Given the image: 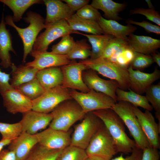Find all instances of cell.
Instances as JSON below:
<instances>
[{"label": "cell", "instance_id": "1", "mask_svg": "<svg viewBox=\"0 0 160 160\" xmlns=\"http://www.w3.org/2000/svg\"><path fill=\"white\" fill-rule=\"evenodd\" d=\"M102 121L113 142L116 152L131 153L136 145L134 140L127 135L124 124L119 116L112 109L93 111Z\"/></svg>", "mask_w": 160, "mask_h": 160}, {"label": "cell", "instance_id": "2", "mask_svg": "<svg viewBox=\"0 0 160 160\" xmlns=\"http://www.w3.org/2000/svg\"><path fill=\"white\" fill-rule=\"evenodd\" d=\"M23 19L26 23L29 24L26 28H21L15 24L11 16L7 15L4 18L6 25L14 28L22 41L24 47L22 61L23 63L25 62L28 55L31 52L39 33L45 27V20L37 13L28 11Z\"/></svg>", "mask_w": 160, "mask_h": 160}, {"label": "cell", "instance_id": "3", "mask_svg": "<svg viewBox=\"0 0 160 160\" xmlns=\"http://www.w3.org/2000/svg\"><path fill=\"white\" fill-rule=\"evenodd\" d=\"M51 113L53 119L49 127L65 132H68L75 122L83 119L86 114L73 98L61 102Z\"/></svg>", "mask_w": 160, "mask_h": 160}, {"label": "cell", "instance_id": "4", "mask_svg": "<svg viewBox=\"0 0 160 160\" xmlns=\"http://www.w3.org/2000/svg\"><path fill=\"white\" fill-rule=\"evenodd\" d=\"M79 62L87 69L93 70L103 76L115 81L118 84L119 88L125 91L129 89L127 69L100 57L94 59H87Z\"/></svg>", "mask_w": 160, "mask_h": 160}, {"label": "cell", "instance_id": "5", "mask_svg": "<svg viewBox=\"0 0 160 160\" xmlns=\"http://www.w3.org/2000/svg\"><path fill=\"white\" fill-rule=\"evenodd\" d=\"M111 109L126 126L138 148L143 150L150 147L134 111L132 105L126 101H118Z\"/></svg>", "mask_w": 160, "mask_h": 160}, {"label": "cell", "instance_id": "6", "mask_svg": "<svg viewBox=\"0 0 160 160\" xmlns=\"http://www.w3.org/2000/svg\"><path fill=\"white\" fill-rule=\"evenodd\" d=\"M83 119L74 127L70 145L85 150L94 134L103 123L93 111L86 113Z\"/></svg>", "mask_w": 160, "mask_h": 160}, {"label": "cell", "instance_id": "7", "mask_svg": "<svg viewBox=\"0 0 160 160\" xmlns=\"http://www.w3.org/2000/svg\"><path fill=\"white\" fill-rule=\"evenodd\" d=\"M88 156L110 160L117 153L113 139L103 124L92 137L85 150Z\"/></svg>", "mask_w": 160, "mask_h": 160}, {"label": "cell", "instance_id": "8", "mask_svg": "<svg viewBox=\"0 0 160 160\" xmlns=\"http://www.w3.org/2000/svg\"><path fill=\"white\" fill-rule=\"evenodd\" d=\"M70 92L72 98L79 104L85 113L101 109L111 108L116 103L109 96L93 89L83 92L70 89Z\"/></svg>", "mask_w": 160, "mask_h": 160}, {"label": "cell", "instance_id": "9", "mask_svg": "<svg viewBox=\"0 0 160 160\" xmlns=\"http://www.w3.org/2000/svg\"><path fill=\"white\" fill-rule=\"evenodd\" d=\"M45 25V31L38 36L31 52L47 51L49 45L58 38L68 34L80 33L72 30L65 20Z\"/></svg>", "mask_w": 160, "mask_h": 160}, {"label": "cell", "instance_id": "10", "mask_svg": "<svg viewBox=\"0 0 160 160\" xmlns=\"http://www.w3.org/2000/svg\"><path fill=\"white\" fill-rule=\"evenodd\" d=\"M71 99L70 89L58 86L45 90L39 97L32 100V110L49 113L60 103Z\"/></svg>", "mask_w": 160, "mask_h": 160}, {"label": "cell", "instance_id": "11", "mask_svg": "<svg viewBox=\"0 0 160 160\" xmlns=\"http://www.w3.org/2000/svg\"><path fill=\"white\" fill-rule=\"evenodd\" d=\"M61 68L63 75L61 85L63 87L77 90L83 92L89 91L90 89L82 78L83 71L87 69L85 65L73 60H71L69 64L61 66Z\"/></svg>", "mask_w": 160, "mask_h": 160}, {"label": "cell", "instance_id": "12", "mask_svg": "<svg viewBox=\"0 0 160 160\" xmlns=\"http://www.w3.org/2000/svg\"><path fill=\"white\" fill-rule=\"evenodd\" d=\"M133 108L150 147L159 149L160 148V125L156 122L150 111L145 110L143 112L133 105Z\"/></svg>", "mask_w": 160, "mask_h": 160}, {"label": "cell", "instance_id": "13", "mask_svg": "<svg viewBox=\"0 0 160 160\" xmlns=\"http://www.w3.org/2000/svg\"><path fill=\"white\" fill-rule=\"evenodd\" d=\"M38 144L51 150H63L70 145V134L67 132L56 130L49 127L44 131L36 134Z\"/></svg>", "mask_w": 160, "mask_h": 160}, {"label": "cell", "instance_id": "14", "mask_svg": "<svg viewBox=\"0 0 160 160\" xmlns=\"http://www.w3.org/2000/svg\"><path fill=\"white\" fill-rule=\"evenodd\" d=\"M83 80L90 89L101 92L109 96L116 103L117 102L116 91L119 88L118 83L113 80H105L100 77L97 72L87 69L82 73Z\"/></svg>", "mask_w": 160, "mask_h": 160}, {"label": "cell", "instance_id": "15", "mask_svg": "<svg viewBox=\"0 0 160 160\" xmlns=\"http://www.w3.org/2000/svg\"><path fill=\"white\" fill-rule=\"evenodd\" d=\"M4 106L9 113L23 114L32 110V101L14 88L0 92Z\"/></svg>", "mask_w": 160, "mask_h": 160}, {"label": "cell", "instance_id": "16", "mask_svg": "<svg viewBox=\"0 0 160 160\" xmlns=\"http://www.w3.org/2000/svg\"><path fill=\"white\" fill-rule=\"evenodd\" d=\"M53 119L51 113H44L33 110L23 114V117L19 122L23 132L34 135L49 124Z\"/></svg>", "mask_w": 160, "mask_h": 160}, {"label": "cell", "instance_id": "17", "mask_svg": "<svg viewBox=\"0 0 160 160\" xmlns=\"http://www.w3.org/2000/svg\"><path fill=\"white\" fill-rule=\"evenodd\" d=\"M129 79V89L141 95L160 77V71L156 68L151 73H147L133 69L130 66L127 69Z\"/></svg>", "mask_w": 160, "mask_h": 160}, {"label": "cell", "instance_id": "18", "mask_svg": "<svg viewBox=\"0 0 160 160\" xmlns=\"http://www.w3.org/2000/svg\"><path fill=\"white\" fill-rule=\"evenodd\" d=\"M31 55L34 58L32 61L25 63V65L38 69L62 66L70 63L67 55H60L47 51L41 52H31Z\"/></svg>", "mask_w": 160, "mask_h": 160}, {"label": "cell", "instance_id": "19", "mask_svg": "<svg viewBox=\"0 0 160 160\" xmlns=\"http://www.w3.org/2000/svg\"><path fill=\"white\" fill-rule=\"evenodd\" d=\"M38 142L36 134L31 135L23 132L12 141L9 145L8 149L14 152L17 160H24Z\"/></svg>", "mask_w": 160, "mask_h": 160}, {"label": "cell", "instance_id": "20", "mask_svg": "<svg viewBox=\"0 0 160 160\" xmlns=\"http://www.w3.org/2000/svg\"><path fill=\"white\" fill-rule=\"evenodd\" d=\"M46 7L45 25L52 23L62 20H67L74 12L66 3L60 0H44Z\"/></svg>", "mask_w": 160, "mask_h": 160}, {"label": "cell", "instance_id": "21", "mask_svg": "<svg viewBox=\"0 0 160 160\" xmlns=\"http://www.w3.org/2000/svg\"><path fill=\"white\" fill-rule=\"evenodd\" d=\"M3 13L0 23V65L4 68L11 67L12 64L9 52L16 54L12 43V36L9 30L6 28Z\"/></svg>", "mask_w": 160, "mask_h": 160}, {"label": "cell", "instance_id": "22", "mask_svg": "<svg viewBox=\"0 0 160 160\" xmlns=\"http://www.w3.org/2000/svg\"><path fill=\"white\" fill-rule=\"evenodd\" d=\"M128 37V46L135 52L149 55L160 47V40L132 34Z\"/></svg>", "mask_w": 160, "mask_h": 160}, {"label": "cell", "instance_id": "23", "mask_svg": "<svg viewBox=\"0 0 160 160\" xmlns=\"http://www.w3.org/2000/svg\"><path fill=\"white\" fill-rule=\"evenodd\" d=\"M97 22L103 34L112 35L115 37L126 38L132 34L137 29L132 25H123L117 21L107 19L102 16Z\"/></svg>", "mask_w": 160, "mask_h": 160}, {"label": "cell", "instance_id": "24", "mask_svg": "<svg viewBox=\"0 0 160 160\" xmlns=\"http://www.w3.org/2000/svg\"><path fill=\"white\" fill-rule=\"evenodd\" d=\"M36 78L45 90L61 85L63 81L62 72L59 67L39 70Z\"/></svg>", "mask_w": 160, "mask_h": 160}, {"label": "cell", "instance_id": "25", "mask_svg": "<svg viewBox=\"0 0 160 160\" xmlns=\"http://www.w3.org/2000/svg\"><path fill=\"white\" fill-rule=\"evenodd\" d=\"M90 5L97 10L103 11L107 19L117 21L122 19L119 14L127 6L126 3H119L112 0H93Z\"/></svg>", "mask_w": 160, "mask_h": 160}, {"label": "cell", "instance_id": "26", "mask_svg": "<svg viewBox=\"0 0 160 160\" xmlns=\"http://www.w3.org/2000/svg\"><path fill=\"white\" fill-rule=\"evenodd\" d=\"M11 67L12 78L10 85L13 88L35 79L39 71L36 68L25 65H21L17 67L13 63Z\"/></svg>", "mask_w": 160, "mask_h": 160}, {"label": "cell", "instance_id": "27", "mask_svg": "<svg viewBox=\"0 0 160 160\" xmlns=\"http://www.w3.org/2000/svg\"><path fill=\"white\" fill-rule=\"evenodd\" d=\"M71 28L75 31H81L94 35L103 34L97 21L84 19L76 14L66 20Z\"/></svg>", "mask_w": 160, "mask_h": 160}, {"label": "cell", "instance_id": "28", "mask_svg": "<svg viewBox=\"0 0 160 160\" xmlns=\"http://www.w3.org/2000/svg\"><path fill=\"white\" fill-rule=\"evenodd\" d=\"M127 91L118 88L116 91L117 101H124L133 105L139 107L150 111L153 110L151 105L147 101L145 96L137 94L130 89Z\"/></svg>", "mask_w": 160, "mask_h": 160}, {"label": "cell", "instance_id": "29", "mask_svg": "<svg viewBox=\"0 0 160 160\" xmlns=\"http://www.w3.org/2000/svg\"><path fill=\"white\" fill-rule=\"evenodd\" d=\"M0 2L12 11L13 13L12 19L14 22L20 21L24 13L32 5L44 4L43 0H0Z\"/></svg>", "mask_w": 160, "mask_h": 160}, {"label": "cell", "instance_id": "30", "mask_svg": "<svg viewBox=\"0 0 160 160\" xmlns=\"http://www.w3.org/2000/svg\"><path fill=\"white\" fill-rule=\"evenodd\" d=\"M79 34L86 37L91 45V54L90 59L98 58L102 55L108 41L114 37L111 35L86 34L80 32Z\"/></svg>", "mask_w": 160, "mask_h": 160}, {"label": "cell", "instance_id": "31", "mask_svg": "<svg viewBox=\"0 0 160 160\" xmlns=\"http://www.w3.org/2000/svg\"><path fill=\"white\" fill-rule=\"evenodd\" d=\"M135 53L127 44L119 48L107 60L127 69L130 66Z\"/></svg>", "mask_w": 160, "mask_h": 160}, {"label": "cell", "instance_id": "32", "mask_svg": "<svg viewBox=\"0 0 160 160\" xmlns=\"http://www.w3.org/2000/svg\"><path fill=\"white\" fill-rule=\"evenodd\" d=\"M14 88L31 101L38 97L45 91L36 78Z\"/></svg>", "mask_w": 160, "mask_h": 160}, {"label": "cell", "instance_id": "33", "mask_svg": "<svg viewBox=\"0 0 160 160\" xmlns=\"http://www.w3.org/2000/svg\"><path fill=\"white\" fill-rule=\"evenodd\" d=\"M62 150L48 149L37 144L24 160H56Z\"/></svg>", "mask_w": 160, "mask_h": 160}, {"label": "cell", "instance_id": "34", "mask_svg": "<svg viewBox=\"0 0 160 160\" xmlns=\"http://www.w3.org/2000/svg\"><path fill=\"white\" fill-rule=\"evenodd\" d=\"M91 49V47L87 42L86 39L77 40L75 41L73 48L67 55L70 60L76 59L86 60L90 56Z\"/></svg>", "mask_w": 160, "mask_h": 160}, {"label": "cell", "instance_id": "35", "mask_svg": "<svg viewBox=\"0 0 160 160\" xmlns=\"http://www.w3.org/2000/svg\"><path fill=\"white\" fill-rule=\"evenodd\" d=\"M146 98L155 112V116L160 125V83L151 85L146 91Z\"/></svg>", "mask_w": 160, "mask_h": 160}, {"label": "cell", "instance_id": "36", "mask_svg": "<svg viewBox=\"0 0 160 160\" xmlns=\"http://www.w3.org/2000/svg\"><path fill=\"white\" fill-rule=\"evenodd\" d=\"M87 157L85 150L70 145L62 151L56 160H85Z\"/></svg>", "mask_w": 160, "mask_h": 160}, {"label": "cell", "instance_id": "37", "mask_svg": "<svg viewBox=\"0 0 160 160\" xmlns=\"http://www.w3.org/2000/svg\"><path fill=\"white\" fill-rule=\"evenodd\" d=\"M75 41L70 34L65 35L57 44L53 45L51 52L63 55H67L73 48Z\"/></svg>", "mask_w": 160, "mask_h": 160}, {"label": "cell", "instance_id": "38", "mask_svg": "<svg viewBox=\"0 0 160 160\" xmlns=\"http://www.w3.org/2000/svg\"><path fill=\"white\" fill-rule=\"evenodd\" d=\"M22 132L20 122L12 124L0 122V133L2 139L13 140Z\"/></svg>", "mask_w": 160, "mask_h": 160}, {"label": "cell", "instance_id": "39", "mask_svg": "<svg viewBox=\"0 0 160 160\" xmlns=\"http://www.w3.org/2000/svg\"><path fill=\"white\" fill-rule=\"evenodd\" d=\"M127 40L128 37L126 38L114 37L108 41L100 57L108 59L119 48L128 44Z\"/></svg>", "mask_w": 160, "mask_h": 160}, {"label": "cell", "instance_id": "40", "mask_svg": "<svg viewBox=\"0 0 160 160\" xmlns=\"http://www.w3.org/2000/svg\"><path fill=\"white\" fill-rule=\"evenodd\" d=\"M153 62L151 56L136 52L130 66L134 70L140 71L149 66Z\"/></svg>", "mask_w": 160, "mask_h": 160}, {"label": "cell", "instance_id": "41", "mask_svg": "<svg viewBox=\"0 0 160 160\" xmlns=\"http://www.w3.org/2000/svg\"><path fill=\"white\" fill-rule=\"evenodd\" d=\"M130 15L139 14L145 16L146 19L160 26V15L159 12L155 9L143 8H135L130 11Z\"/></svg>", "mask_w": 160, "mask_h": 160}, {"label": "cell", "instance_id": "42", "mask_svg": "<svg viewBox=\"0 0 160 160\" xmlns=\"http://www.w3.org/2000/svg\"><path fill=\"white\" fill-rule=\"evenodd\" d=\"M76 14L81 18L97 21L102 16L97 9L88 4L76 11Z\"/></svg>", "mask_w": 160, "mask_h": 160}, {"label": "cell", "instance_id": "43", "mask_svg": "<svg viewBox=\"0 0 160 160\" xmlns=\"http://www.w3.org/2000/svg\"><path fill=\"white\" fill-rule=\"evenodd\" d=\"M126 23L128 24H134L140 26L148 33H152L157 35L160 34V27L158 25L152 24L145 20L139 22L133 20L131 19L126 20Z\"/></svg>", "mask_w": 160, "mask_h": 160}, {"label": "cell", "instance_id": "44", "mask_svg": "<svg viewBox=\"0 0 160 160\" xmlns=\"http://www.w3.org/2000/svg\"><path fill=\"white\" fill-rule=\"evenodd\" d=\"M158 149L151 147L143 150L141 160H160Z\"/></svg>", "mask_w": 160, "mask_h": 160}, {"label": "cell", "instance_id": "45", "mask_svg": "<svg viewBox=\"0 0 160 160\" xmlns=\"http://www.w3.org/2000/svg\"><path fill=\"white\" fill-rule=\"evenodd\" d=\"M142 152L143 150L136 146L133 149L129 155L124 157L122 154L110 160H141Z\"/></svg>", "mask_w": 160, "mask_h": 160}, {"label": "cell", "instance_id": "46", "mask_svg": "<svg viewBox=\"0 0 160 160\" xmlns=\"http://www.w3.org/2000/svg\"><path fill=\"white\" fill-rule=\"evenodd\" d=\"M74 12L78 11L84 6L88 4L89 0H63Z\"/></svg>", "mask_w": 160, "mask_h": 160}, {"label": "cell", "instance_id": "47", "mask_svg": "<svg viewBox=\"0 0 160 160\" xmlns=\"http://www.w3.org/2000/svg\"><path fill=\"white\" fill-rule=\"evenodd\" d=\"M10 75L0 70V92L13 88L9 83Z\"/></svg>", "mask_w": 160, "mask_h": 160}, {"label": "cell", "instance_id": "48", "mask_svg": "<svg viewBox=\"0 0 160 160\" xmlns=\"http://www.w3.org/2000/svg\"><path fill=\"white\" fill-rule=\"evenodd\" d=\"M0 160H17L14 152L4 149L0 151Z\"/></svg>", "mask_w": 160, "mask_h": 160}, {"label": "cell", "instance_id": "49", "mask_svg": "<svg viewBox=\"0 0 160 160\" xmlns=\"http://www.w3.org/2000/svg\"><path fill=\"white\" fill-rule=\"evenodd\" d=\"M151 57L154 62L156 63L160 67V53L159 52H156V51L152 53L151 54Z\"/></svg>", "mask_w": 160, "mask_h": 160}, {"label": "cell", "instance_id": "50", "mask_svg": "<svg viewBox=\"0 0 160 160\" xmlns=\"http://www.w3.org/2000/svg\"><path fill=\"white\" fill-rule=\"evenodd\" d=\"M12 140L2 138L0 140V151L3 150L4 146L9 145Z\"/></svg>", "mask_w": 160, "mask_h": 160}, {"label": "cell", "instance_id": "51", "mask_svg": "<svg viewBox=\"0 0 160 160\" xmlns=\"http://www.w3.org/2000/svg\"><path fill=\"white\" fill-rule=\"evenodd\" d=\"M85 160H104L99 157L95 156H88Z\"/></svg>", "mask_w": 160, "mask_h": 160}, {"label": "cell", "instance_id": "52", "mask_svg": "<svg viewBox=\"0 0 160 160\" xmlns=\"http://www.w3.org/2000/svg\"><path fill=\"white\" fill-rule=\"evenodd\" d=\"M145 2L147 3L148 7V8L151 9H155L154 7L152 4L151 1L150 0H145Z\"/></svg>", "mask_w": 160, "mask_h": 160}]
</instances>
